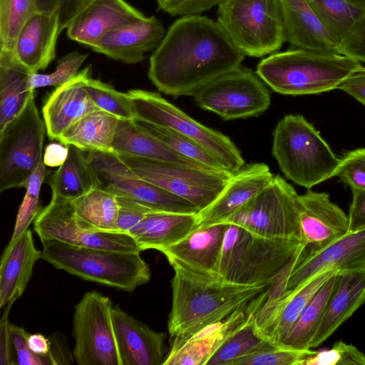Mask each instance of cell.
I'll use <instances>...</instances> for the list:
<instances>
[{
    "mask_svg": "<svg viewBox=\"0 0 365 365\" xmlns=\"http://www.w3.org/2000/svg\"><path fill=\"white\" fill-rule=\"evenodd\" d=\"M359 7L365 9V0H346Z\"/></svg>",
    "mask_w": 365,
    "mask_h": 365,
    "instance_id": "cell-58",
    "label": "cell"
},
{
    "mask_svg": "<svg viewBox=\"0 0 365 365\" xmlns=\"http://www.w3.org/2000/svg\"><path fill=\"white\" fill-rule=\"evenodd\" d=\"M41 251L35 247L31 230L27 229L2 254L0 265V307L14 302L24 293Z\"/></svg>",
    "mask_w": 365,
    "mask_h": 365,
    "instance_id": "cell-28",
    "label": "cell"
},
{
    "mask_svg": "<svg viewBox=\"0 0 365 365\" xmlns=\"http://www.w3.org/2000/svg\"><path fill=\"white\" fill-rule=\"evenodd\" d=\"M91 73V66H88L68 82L56 88L47 98L42 114L49 139L57 140L83 117L99 110L85 88Z\"/></svg>",
    "mask_w": 365,
    "mask_h": 365,
    "instance_id": "cell-20",
    "label": "cell"
},
{
    "mask_svg": "<svg viewBox=\"0 0 365 365\" xmlns=\"http://www.w3.org/2000/svg\"><path fill=\"white\" fill-rule=\"evenodd\" d=\"M318 19L337 43L352 30L365 12L346 0H309Z\"/></svg>",
    "mask_w": 365,
    "mask_h": 365,
    "instance_id": "cell-38",
    "label": "cell"
},
{
    "mask_svg": "<svg viewBox=\"0 0 365 365\" xmlns=\"http://www.w3.org/2000/svg\"><path fill=\"white\" fill-rule=\"evenodd\" d=\"M364 302L365 270L339 272L311 348L326 341Z\"/></svg>",
    "mask_w": 365,
    "mask_h": 365,
    "instance_id": "cell-27",
    "label": "cell"
},
{
    "mask_svg": "<svg viewBox=\"0 0 365 365\" xmlns=\"http://www.w3.org/2000/svg\"><path fill=\"white\" fill-rule=\"evenodd\" d=\"M197 227L196 214L151 212L133 238L141 251H160L177 243Z\"/></svg>",
    "mask_w": 365,
    "mask_h": 365,
    "instance_id": "cell-33",
    "label": "cell"
},
{
    "mask_svg": "<svg viewBox=\"0 0 365 365\" xmlns=\"http://www.w3.org/2000/svg\"><path fill=\"white\" fill-rule=\"evenodd\" d=\"M192 96L201 108L225 120L257 116L271 103L265 83L242 66L202 86Z\"/></svg>",
    "mask_w": 365,
    "mask_h": 365,
    "instance_id": "cell-13",
    "label": "cell"
},
{
    "mask_svg": "<svg viewBox=\"0 0 365 365\" xmlns=\"http://www.w3.org/2000/svg\"><path fill=\"white\" fill-rule=\"evenodd\" d=\"M363 67L356 59L337 52L292 48L262 59L256 73L274 92L302 96L336 89Z\"/></svg>",
    "mask_w": 365,
    "mask_h": 365,
    "instance_id": "cell-3",
    "label": "cell"
},
{
    "mask_svg": "<svg viewBox=\"0 0 365 365\" xmlns=\"http://www.w3.org/2000/svg\"><path fill=\"white\" fill-rule=\"evenodd\" d=\"M172 267L175 274L171 279L173 298L168 324L171 346L208 325L223 321L266 288L223 282Z\"/></svg>",
    "mask_w": 365,
    "mask_h": 365,
    "instance_id": "cell-2",
    "label": "cell"
},
{
    "mask_svg": "<svg viewBox=\"0 0 365 365\" xmlns=\"http://www.w3.org/2000/svg\"><path fill=\"white\" fill-rule=\"evenodd\" d=\"M47 175L46 165L42 161L32 173L24 187L26 194L19 207L14 230L8 245L14 243L27 229L41 210L40 192Z\"/></svg>",
    "mask_w": 365,
    "mask_h": 365,
    "instance_id": "cell-42",
    "label": "cell"
},
{
    "mask_svg": "<svg viewBox=\"0 0 365 365\" xmlns=\"http://www.w3.org/2000/svg\"><path fill=\"white\" fill-rule=\"evenodd\" d=\"M57 8L36 11L24 25L14 43L16 58L33 73L44 70L56 57L61 34Z\"/></svg>",
    "mask_w": 365,
    "mask_h": 365,
    "instance_id": "cell-26",
    "label": "cell"
},
{
    "mask_svg": "<svg viewBox=\"0 0 365 365\" xmlns=\"http://www.w3.org/2000/svg\"><path fill=\"white\" fill-rule=\"evenodd\" d=\"M102 186L115 195L130 197L155 212L196 214L190 202L138 176L113 153L88 152Z\"/></svg>",
    "mask_w": 365,
    "mask_h": 365,
    "instance_id": "cell-15",
    "label": "cell"
},
{
    "mask_svg": "<svg viewBox=\"0 0 365 365\" xmlns=\"http://www.w3.org/2000/svg\"><path fill=\"white\" fill-rule=\"evenodd\" d=\"M77 218L88 228L115 232L118 228L116 195L103 187H96L72 200Z\"/></svg>",
    "mask_w": 365,
    "mask_h": 365,
    "instance_id": "cell-36",
    "label": "cell"
},
{
    "mask_svg": "<svg viewBox=\"0 0 365 365\" xmlns=\"http://www.w3.org/2000/svg\"><path fill=\"white\" fill-rule=\"evenodd\" d=\"M116 197L118 206V230L133 237L140 230L146 215L155 211L127 196L116 195Z\"/></svg>",
    "mask_w": 365,
    "mask_h": 365,
    "instance_id": "cell-46",
    "label": "cell"
},
{
    "mask_svg": "<svg viewBox=\"0 0 365 365\" xmlns=\"http://www.w3.org/2000/svg\"><path fill=\"white\" fill-rule=\"evenodd\" d=\"M112 319L121 365H163L165 334L113 307Z\"/></svg>",
    "mask_w": 365,
    "mask_h": 365,
    "instance_id": "cell-22",
    "label": "cell"
},
{
    "mask_svg": "<svg viewBox=\"0 0 365 365\" xmlns=\"http://www.w3.org/2000/svg\"><path fill=\"white\" fill-rule=\"evenodd\" d=\"M267 165L252 163L232 174L215 200L196 213L197 227L224 222L263 189L274 178Z\"/></svg>",
    "mask_w": 365,
    "mask_h": 365,
    "instance_id": "cell-21",
    "label": "cell"
},
{
    "mask_svg": "<svg viewBox=\"0 0 365 365\" xmlns=\"http://www.w3.org/2000/svg\"><path fill=\"white\" fill-rule=\"evenodd\" d=\"M260 307L251 312L229 332L206 365H232L240 357L274 346L263 338L258 331L255 314Z\"/></svg>",
    "mask_w": 365,
    "mask_h": 365,
    "instance_id": "cell-35",
    "label": "cell"
},
{
    "mask_svg": "<svg viewBox=\"0 0 365 365\" xmlns=\"http://www.w3.org/2000/svg\"><path fill=\"white\" fill-rule=\"evenodd\" d=\"M109 297L86 292L73 315V357L78 365H121Z\"/></svg>",
    "mask_w": 365,
    "mask_h": 365,
    "instance_id": "cell-12",
    "label": "cell"
},
{
    "mask_svg": "<svg viewBox=\"0 0 365 365\" xmlns=\"http://www.w3.org/2000/svg\"><path fill=\"white\" fill-rule=\"evenodd\" d=\"M32 73L12 50L0 48V129L21 112L35 94L30 84Z\"/></svg>",
    "mask_w": 365,
    "mask_h": 365,
    "instance_id": "cell-30",
    "label": "cell"
},
{
    "mask_svg": "<svg viewBox=\"0 0 365 365\" xmlns=\"http://www.w3.org/2000/svg\"><path fill=\"white\" fill-rule=\"evenodd\" d=\"M351 189L352 200L348 215V232H354L365 229V189Z\"/></svg>",
    "mask_w": 365,
    "mask_h": 365,
    "instance_id": "cell-51",
    "label": "cell"
},
{
    "mask_svg": "<svg viewBox=\"0 0 365 365\" xmlns=\"http://www.w3.org/2000/svg\"><path fill=\"white\" fill-rule=\"evenodd\" d=\"M14 302L8 304L0 321V365H13L9 314Z\"/></svg>",
    "mask_w": 365,
    "mask_h": 365,
    "instance_id": "cell-52",
    "label": "cell"
},
{
    "mask_svg": "<svg viewBox=\"0 0 365 365\" xmlns=\"http://www.w3.org/2000/svg\"><path fill=\"white\" fill-rule=\"evenodd\" d=\"M118 156L138 176L190 202L198 212L215 200L232 175L209 168Z\"/></svg>",
    "mask_w": 365,
    "mask_h": 365,
    "instance_id": "cell-11",
    "label": "cell"
},
{
    "mask_svg": "<svg viewBox=\"0 0 365 365\" xmlns=\"http://www.w3.org/2000/svg\"><path fill=\"white\" fill-rule=\"evenodd\" d=\"M245 56L217 21L200 15L182 16L152 53L148 77L165 94L192 96L240 67Z\"/></svg>",
    "mask_w": 365,
    "mask_h": 365,
    "instance_id": "cell-1",
    "label": "cell"
},
{
    "mask_svg": "<svg viewBox=\"0 0 365 365\" xmlns=\"http://www.w3.org/2000/svg\"><path fill=\"white\" fill-rule=\"evenodd\" d=\"M13 365H51L46 357L34 354L29 347V334L23 328L10 324Z\"/></svg>",
    "mask_w": 365,
    "mask_h": 365,
    "instance_id": "cell-48",
    "label": "cell"
},
{
    "mask_svg": "<svg viewBox=\"0 0 365 365\" xmlns=\"http://www.w3.org/2000/svg\"><path fill=\"white\" fill-rule=\"evenodd\" d=\"M217 6V21L245 56L273 53L286 41L280 0H224Z\"/></svg>",
    "mask_w": 365,
    "mask_h": 365,
    "instance_id": "cell-7",
    "label": "cell"
},
{
    "mask_svg": "<svg viewBox=\"0 0 365 365\" xmlns=\"http://www.w3.org/2000/svg\"><path fill=\"white\" fill-rule=\"evenodd\" d=\"M361 269L365 270V229L348 232L313 255L303 256L301 253L287 279L284 292L297 289L325 270L341 272Z\"/></svg>",
    "mask_w": 365,
    "mask_h": 365,
    "instance_id": "cell-19",
    "label": "cell"
},
{
    "mask_svg": "<svg viewBox=\"0 0 365 365\" xmlns=\"http://www.w3.org/2000/svg\"><path fill=\"white\" fill-rule=\"evenodd\" d=\"M118 120L101 110L93 111L70 127L57 141L74 145L83 151L113 153Z\"/></svg>",
    "mask_w": 365,
    "mask_h": 365,
    "instance_id": "cell-34",
    "label": "cell"
},
{
    "mask_svg": "<svg viewBox=\"0 0 365 365\" xmlns=\"http://www.w3.org/2000/svg\"><path fill=\"white\" fill-rule=\"evenodd\" d=\"M85 88L95 106L119 120H133V108L126 93L116 91L99 79L89 78Z\"/></svg>",
    "mask_w": 365,
    "mask_h": 365,
    "instance_id": "cell-41",
    "label": "cell"
},
{
    "mask_svg": "<svg viewBox=\"0 0 365 365\" xmlns=\"http://www.w3.org/2000/svg\"><path fill=\"white\" fill-rule=\"evenodd\" d=\"M95 0H58L57 10L59 15L61 32L66 29L70 23L85 8Z\"/></svg>",
    "mask_w": 365,
    "mask_h": 365,
    "instance_id": "cell-53",
    "label": "cell"
},
{
    "mask_svg": "<svg viewBox=\"0 0 365 365\" xmlns=\"http://www.w3.org/2000/svg\"><path fill=\"white\" fill-rule=\"evenodd\" d=\"M145 16L125 0H95L70 23L66 34L92 48L107 34Z\"/></svg>",
    "mask_w": 365,
    "mask_h": 365,
    "instance_id": "cell-24",
    "label": "cell"
},
{
    "mask_svg": "<svg viewBox=\"0 0 365 365\" xmlns=\"http://www.w3.org/2000/svg\"><path fill=\"white\" fill-rule=\"evenodd\" d=\"M143 130L163 143L177 153L205 167L223 170L220 163L207 150L192 139L173 130L134 119Z\"/></svg>",
    "mask_w": 365,
    "mask_h": 365,
    "instance_id": "cell-39",
    "label": "cell"
},
{
    "mask_svg": "<svg viewBox=\"0 0 365 365\" xmlns=\"http://www.w3.org/2000/svg\"><path fill=\"white\" fill-rule=\"evenodd\" d=\"M41 241L54 240L72 245L121 252H141L135 239L121 232L92 230L76 217L72 200L51 197L34 220Z\"/></svg>",
    "mask_w": 365,
    "mask_h": 365,
    "instance_id": "cell-14",
    "label": "cell"
},
{
    "mask_svg": "<svg viewBox=\"0 0 365 365\" xmlns=\"http://www.w3.org/2000/svg\"><path fill=\"white\" fill-rule=\"evenodd\" d=\"M38 11L37 0H0V48L13 51L21 29Z\"/></svg>",
    "mask_w": 365,
    "mask_h": 365,
    "instance_id": "cell-40",
    "label": "cell"
},
{
    "mask_svg": "<svg viewBox=\"0 0 365 365\" xmlns=\"http://www.w3.org/2000/svg\"><path fill=\"white\" fill-rule=\"evenodd\" d=\"M337 88L365 106V66L346 78Z\"/></svg>",
    "mask_w": 365,
    "mask_h": 365,
    "instance_id": "cell-54",
    "label": "cell"
},
{
    "mask_svg": "<svg viewBox=\"0 0 365 365\" xmlns=\"http://www.w3.org/2000/svg\"><path fill=\"white\" fill-rule=\"evenodd\" d=\"M165 34L164 26L155 16H145L107 34L91 48L122 63L136 64L158 46Z\"/></svg>",
    "mask_w": 365,
    "mask_h": 365,
    "instance_id": "cell-23",
    "label": "cell"
},
{
    "mask_svg": "<svg viewBox=\"0 0 365 365\" xmlns=\"http://www.w3.org/2000/svg\"><path fill=\"white\" fill-rule=\"evenodd\" d=\"M325 270L309 278L297 289L267 298L256 312L260 335L274 346H279L303 309L319 289L336 273Z\"/></svg>",
    "mask_w": 365,
    "mask_h": 365,
    "instance_id": "cell-16",
    "label": "cell"
},
{
    "mask_svg": "<svg viewBox=\"0 0 365 365\" xmlns=\"http://www.w3.org/2000/svg\"><path fill=\"white\" fill-rule=\"evenodd\" d=\"M316 351L272 346L235 360L232 365H301Z\"/></svg>",
    "mask_w": 365,
    "mask_h": 365,
    "instance_id": "cell-43",
    "label": "cell"
},
{
    "mask_svg": "<svg viewBox=\"0 0 365 365\" xmlns=\"http://www.w3.org/2000/svg\"><path fill=\"white\" fill-rule=\"evenodd\" d=\"M350 187L365 189V148L347 153L334 175Z\"/></svg>",
    "mask_w": 365,
    "mask_h": 365,
    "instance_id": "cell-47",
    "label": "cell"
},
{
    "mask_svg": "<svg viewBox=\"0 0 365 365\" xmlns=\"http://www.w3.org/2000/svg\"><path fill=\"white\" fill-rule=\"evenodd\" d=\"M302 255H313L348 233L349 219L329 195L309 190L299 195Z\"/></svg>",
    "mask_w": 365,
    "mask_h": 365,
    "instance_id": "cell-17",
    "label": "cell"
},
{
    "mask_svg": "<svg viewBox=\"0 0 365 365\" xmlns=\"http://www.w3.org/2000/svg\"><path fill=\"white\" fill-rule=\"evenodd\" d=\"M365 365V354L356 346L338 341L330 349L316 351L301 365Z\"/></svg>",
    "mask_w": 365,
    "mask_h": 365,
    "instance_id": "cell-45",
    "label": "cell"
},
{
    "mask_svg": "<svg viewBox=\"0 0 365 365\" xmlns=\"http://www.w3.org/2000/svg\"><path fill=\"white\" fill-rule=\"evenodd\" d=\"M42 245V259L85 280L131 292L150 279L140 252L80 247L54 240Z\"/></svg>",
    "mask_w": 365,
    "mask_h": 365,
    "instance_id": "cell-5",
    "label": "cell"
},
{
    "mask_svg": "<svg viewBox=\"0 0 365 365\" xmlns=\"http://www.w3.org/2000/svg\"><path fill=\"white\" fill-rule=\"evenodd\" d=\"M38 10L50 11L56 9L58 0H37Z\"/></svg>",
    "mask_w": 365,
    "mask_h": 365,
    "instance_id": "cell-57",
    "label": "cell"
},
{
    "mask_svg": "<svg viewBox=\"0 0 365 365\" xmlns=\"http://www.w3.org/2000/svg\"><path fill=\"white\" fill-rule=\"evenodd\" d=\"M339 274L333 275L312 297L279 346L300 350L311 349Z\"/></svg>",
    "mask_w": 365,
    "mask_h": 365,
    "instance_id": "cell-37",
    "label": "cell"
},
{
    "mask_svg": "<svg viewBox=\"0 0 365 365\" xmlns=\"http://www.w3.org/2000/svg\"><path fill=\"white\" fill-rule=\"evenodd\" d=\"M227 222L198 226L177 243L161 250L172 267L218 279V267Z\"/></svg>",
    "mask_w": 365,
    "mask_h": 365,
    "instance_id": "cell-18",
    "label": "cell"
},
{
    "mask_svg": "<svg viewBox=\"0 0 365 365\" xmlns=\"http://www.w3.org/2000/svg\"><path fill=\"white\" fill-rule=\"evenodd\" d=\"M224 0H156L159 8L171 16H195L205 12Z\"/></svg>",
    "mask_w": 365,
    "mask_h": 365,
    "instance_id": "cell-50",
    "label": "cell"
},
{
    "mask_svg": "<svg viewBox=\"0 0 365 365\" xmlns=\"http://www.w3.org/2000/svg\"><path fill=\"white\" fill-rule=\"evenodd\" d=\"M304 248L299 240L263 237L229 223L218 279L245 286H271Z\"/></svg>",
    "mask_w": 365,
    "mask_h": 365,
    "instance_id": "cell-4",
    "label": "cell"
},
{
    "mask_svg": "<svg viewBox=\"0 0 365 365\" xmlns=\"http://www.w3.org/2000/svg\"><path fill=\"white\" fill-rule=\"evenodd\" d=\"M67 148L66 159L51 176L48 183L52 196L73 200L93 188L103 186L83 151L71 145Z\"/></svg>",
    "mask_w": 365,
    "mask_h": 365,
    "instance_id": "cell-32",
    "label": "cell"
},
{
    "mask_svg": "<svg viewBox=\"0 0 365 365\" xmlns=\"http://www.w3.org/2000/svg\"><path fill=\"white\" fill-rule=\"evenodd\" d=\"M27 343L29 349L36 354L46 357L51 365H56L57 362L52 353V341L42 334H33L29 335Z\"/></svg>",
    "mask_w": 365,
    "mask_h": 365,
    "instance_id": "cell-55",
    "label": "cell"
},
{
    "mask_svg": "<svg viewBox=\"0 0 365 365\" xmlns=\"http://www.w3.org/2000/svg\"><path fill=\"white\" fill-rule=\"evenodd\" d=\"M335 52L365 64V12L351 31L337 43Z\"/></svg>",
    "mask_w": 365,
    "mask_h": 365,
    "instance_id": "cell-49",
    "label": "cell"
},
{
    "mask_svg": "<svg viewBox=\"0 0 365 365\" xmlns=\"http://www.w3.org/2000/svg\"><path fill=\"white\" fill-rule=\"evenodd\" d=\"M286 41L293 48L334 51L337 42L324 27L309 0H280Z\"/></svg>",
    "mask_w": 365,
    "mask_h": 365,
    "instance_id": "cell-29",
    "label": "cell"
},
{
    "mask_svg": "<svg viewBox=\"0 0 365 365\" xmlns=\"http://www.w3.org/2000/svg\"><path fill=\"white\" fill-rule=\"evenodd\" d=\"M126 95L134 119L173 130L192 139L212 154L228 173L233 174L245 166L240 150L229 137L195 120L159 93L132 89Z\"/></svg>",
    "mask_w": 365,
    "mask_h": 365,
    "instance_id": "cell-8",
    "label": "cell"
},
{
    "mask_svg": "<svg viewBox=\"0 0 365 365\" xmlns=\"http://www.w3.org/2000/svg\"><path fill=\"white\" fill-rule=\"evenodd\" d=\"M272 153L284 176L308 190L334 177L340 163L319 133L301 115H287L277 123Z\"/></svg>",
    "mask_w": 365,
    "mask_h": 365,
    "instance_id": "cell-6",
    "label": "cell"
},
{
    "mask_svg": "<svg viewBox=\"0 0 365 365\" xmlns=\"http://www.w3.org/2000/svg\"><path fill=\"white\" fill-rule=\"evenodd\" d=\"M266 296L264 291L223 321L208 325L178 344L171 346L163 365H206L229 332L251 312L260 307Z\"/></svg>",
    "mask_w": 365,
    "mask_h": 365,
    "instance_id": "cell-25",
    "label": "cell"
},
{
    "mask_svg": "<svg viewBox=\"0 0 365 365\" xmlns=\"http://www.w3.org/2000/svg\"><path fill=\"white\" fill-rule=\"evenodd\" d=\"M46 128L35 94L22 111L0 129V191L24 187L43 161Z\"/></svg>",
    "mask_w": 365,
    "mask_h": 365,
    "instance_id": "cell-9",
    "label": "cell"
},
{
    "mask_svg": "<svg viewBox=\"0 0 365 365\" xmlns=\"http://www.w3.org/2000/svg\"><path fill=\"white\" fill-rule=\"evenodd\" d=\"M87 57L88 54L78 51L64 56L58 60L56 69L52 73H32L30 78L31 87L36 90L46 86H53L56 88L63 86L78 73L79 68Z\"/></svg>",
    "mask_w": 365,
    "mask_h": 365,
    "instance_id": "cell-44",
    "label": "cell"
},
{
    "mask_svg": "<svg viewBox=\"0 0 365 365\" xmlns=\"http://www.w3.org/2000/svg\"><path fill=\"white\" fill-rule=\"evenodd\" d=\"M68 155L67 145L61 143H52L45 148L43 162L46 165L56 167L61 165Z\"/></svg>",
    "mask_w": 365,
    "mask_h": 365,
    "instance_id": "cell-56",
    "label": "cell"
},
{
    "mask_svg": "<svg viewBox=\"0 0 365 365\" xmlns=\"http://www.w3.org/2000/svg\"><path fill=\"white\" fill-rule=\"evenodd\" d=\"M300 204L294 188L279 175L224 222L267 238L301 240Z\"/></svg>",
    "mask_w": 365,
    "mask_h": 365,
    "instance_id": "cell-10",
    "label": "cell"
},
{
    "mask_svg": "<svg viewBox=\"0 0 365 365\" xmlns=\"http://www.w3.org/2000/svg\"><path fill=\"white\" fill-rule=\"evenodd\" d=\"M113 149V153L118 155L207 168L177 153L141 129L134 119L118 120Z\"/></svg>",
    "mask_w": 365,
    "mask_h": 365,
    "instance_id": "cell-31",
    "label": "cell"
}]
</instances>
